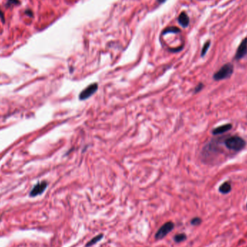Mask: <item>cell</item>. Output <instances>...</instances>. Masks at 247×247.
Instances as JSON below:
<instances>
[{"instance_id":"12","label":"cell","mask_w":247,"mask_h":247,"mask_svg":"<svg viewBox=\"0 0 247 247\" xmlns=\"http://www.w3.org/2000/svg\"><path fill=\"white\" fill-rule=\"evenodd\" d=\"M210 41H208L205 43V44L204 45L202 49V52H201V56H204L206 54L207 52H208V50L210 48Z\"/></svg>"},{"instance_id":"8","label":"cell","mask_w":247,"mask_h":247,"mask_svg":"<svg viewBox=\"0 0 247 247\" xmlns=\"http://www.w3.org/2000/svg\"><path fill=\"white\" fill-rule=\"evenodd\" d=\"M178 20H179L180 24H181L184 28H186L189 25V18L188 15L186 14V13H181L180 14L179 18H178Z\"/></svg>"},{"instance_id":"3","label":"cell","mask_w":247,"mask_h":247,"mask_svg":"<svg viewBox=\"0 0 247 247\" xmlns=\"http://www.w3.org/2000/svg\"><path fill=\"white\" fill-rule=\"evenodd\" d=\"M174 229V223L171 221H168L163 224L155 234L156 239H162Z\"/></svg>"},{"instance_id":"13","label":"cell","mask_w":247,"mask_h":247,"mask_svg":"<svg viewBox=\"0 0 247 247\" xmlns=\"http://www.w3.org/2000/svg\"><path fill=\"white\" fill-rule=\"evenodd\" d=\"M202 221V220L200 218L196 217V218H192V220H191V224L192 225H199L201 224Z\"/></svg>"},{"instance_id":"15","label":"cell","mask_w":247,"mask_h":247,"mask_svg":"<svg viewBox=\"0 0 247 247\" xmlns=\"http://www.w3.org/2000/svg\"><path fill=\"white\" fill-rule=\"evenodd\" d=\"M168 32H173V33H179L180 32V30L178 29L177 28H175V27H173V28H170V29H167L165 31V33H168Z\"/></svg>"},{"instance_id":"10","label":"cell","mask_w":247,"mask_h":247,"mask_svg":"<svg viewBox=\"0 0 247 247\" xmlns=\"http://www.w3.org/2000/svg\"><path fill=\"white\" fill-rule=\"evenodd\" d=\"M103 234H98V236L93 237V238H92L91 241H89L88 242H87V243L86 244V245H85V247H90L92 245H94V244H97L99 241H101V240L103 239Z\"/></svg>"},{"instance_id":"9","label":"cell","mask_w":247,"mask_h":247,"mask_svg":"<svg viewBox=\"0 0 247 247\" xmlns=\"http://www.w3.org/2000/svg\"><path fill=\"white\" fill-rule=\"evenodd\" d=\"M231 191V184L229 181H225L220 185L219 187V192L221 194H226Z\"/></svg>"},{"instance_id":"1","label":"cell","mask_w":247,"mask_h":247,"mask_svg":"<svg viewBox=\"0 0 247 247\" xmlns=\"http://www.w3.org/2000/svg\"><path fill=\"white\" fill-rule=\"evenodd\" d=\"M225 145L227 148L231 150L239 152L245 148L246 142L241 137L232 136L225 139Z\"/></svg>"},{"instance_id":"18","label":"cell","mask_w":247,"mask_h":247,"mask_svg":"<svg viewBox=\"0 0 247 247\" xmlns=\"http://www.w3.org/2000/svg\"><path fill=\"white\" fill-rule=\"evenodd\" d=\"M25 14H27V15H29L30 17H32L33 16V13L30 10H25Z\"/></svg>"},{"instance_id":"4","label":"cell","mask_w":247,"mask_h":247,"mask_svg":"<svg viewBox=\"0 0 247 247\" xmlns=\"http://www.w3.org/2000/svg\"><path fill=\"white\" fill-rule=\"evenodd\" d=\"M98 85L97 83H92V84L90 85L89 86H87L86 88L80 92L79 98L81 101H85V100L87 99L90 97L92 96L95 92L98 90Z\"/></svg>"},{"instance_id":"7","label":"cell","mask_w":247,"mask_h":247,"mask_svg":"<svg viewBox=\"0 0 247 247\" xmlns=\"http://www.w3.org/2000/svg\"><path fill=\"white\" fill-rule=\"evenodd\" d=\"M232 127L233 126L231 124H226L220 126V127H216L213 130V134L218 135V134H223V133L226 132L228 131H229L230 129H231Z\"/></svg>"},{"instance_id":"6","label":"cell","mask_w":247,"mask_h":247,"mask_svg":"<svg viewBox=\"0 0 247 247\" xmlns=\"http://www.w3.org/2000/svg\"><path fill=\"white\" fill-rule=\"evenodd\" d=\"M247 54V38L244 39L243 41L240 44L239 46L237 49L236 55H235V59L236 60L242 59Z\"/></svg>"},{"instance_id":"17","label":"cell","mask_w":247,"mask_h":247,"mask_svg":"<svg viewBox=\"0 0 247 247\" xmlns=\"http://www.w3.org/2000/svg\"><path fill=\"white\" fill-rule=\"evenodd\" d=\"M0 18H1V20H2V23H4V14H3V13H2V10L1 9H0Z\"/></svg>"},{"instance_id":"16","label":"cell","mask_w":247,"mask_h":247,"mask_svg":"<svg viewBox=\"0 0 247 247\" xmlns=\"http://www.w3.org/2000/svg\"><path fill=\"white\" fill-rule=\"evenodd\" d=\"M203 87H204V85H203L202 83H199V84L197 85V86L195 87V91H194V93H197V92H199V91H201L202 89L203 88Z\"/></svg>"},{"instance_id":"11","label":"cell","mask_w":247,"mask_h":247,"mask_svg":"<svg viewBox=\"0 0 247 247\" xmlns=\"http://www.w3.org/2000/svg\"><path fill=\"white\" fill-rule=\"evenodd\" d=\"M187 235L185 234H176L173 238V240L176 243H181V242L184 241L185 240H187Z\"/></svg>"},{"instance_id":"2","label":"cell","mask_w":247,"mask_h":247,"mask_svg":"<svg viewBox=\"0 0 247 247\" xmlns=\"http://www.w3.org/2000/svg\"><path fill=\"white\" fill-rule=\"evenodd\" d=\"M233 72H234V65L231 63H227L215 73L213 78L216 81L227 79L231 77Z\"/></svg>"},{"instance_id":"19","label":"cell","mask_w":247,"mask_h":247,"mask_svg":"<svg viewBox=\"0 0 247 247\" xmlns=\"http://www.w3.org/2000/svg\"><path fill=\"white\" fill-rule=\"evenodd\" d=\"M158 2H160V3H163V2H166V0H158Z\"/></svg>"},{"instance_id":"20","label":"cell","mask_w":247,"mask_h":247,"mask_svg":"<svg viewBox=\"0 0 247 247\" xmlns=\"http://www.w3.org/2000/svg\"><path fill=\"white\" fill-rule=\"evenodd\" d=\"M246 208H247V204H246Z\"/></svg>"},{"instance_id":"14","label":"cell","mask_w":247,"mask_h":247,"mask_svg":"<svg viewBox=\"0 0 247 247\" xmlns=\"http://www.w3.org/2000/svg\"><path fill=\"white\" fill-rule=\"evenodd\" d=\"M20 4L19 0H8L6 3V7L7 8H10L11 6L17 5V4Z\"/></svg>"},{"instance_id":"5","label":"cell","mask_w":247,"mask_h":247,"mask_svg":"<svg viewBox=\"0 0 247 247\" xmlns=\"http://www.w3.org/2000/svg\"><path fill=\"white\" fill-rule=\"evenodd\" d=\"M48 184L46 181H42L38 183L37 184H35L31 191L30 192V197H36L38 195H40L42 193H44V192L46 190Z\"/></svg>"}]
</instances>
